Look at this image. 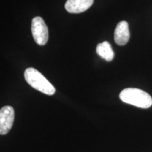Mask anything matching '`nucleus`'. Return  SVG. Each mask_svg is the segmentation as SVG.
<instances>
[{"label":"nucleus","mask_w":152,"mask_h":152,"mask_svg":"<svg viewBox=\"0 0 152 152\" xmlns=\"http://www.w3.org/2000/svg\"><path fill=\"white\" fill-rule=\"evenodd\" d=\"M120 99L126 104L141 109H148L152 105V98L147 92L137 88H126L120 93Z\"/></svg>","instance_id":"obj_1"},{"label":"nucleus","mask_w":152,"mask_h":152,"mask_svg":"<svg viewBox=\"0 0 152 152\" xmlns=\"http://www.w3.org/2000/svg\"><path fill=\"white\" fill-rule=\"evenodd\" d=\"M25 80L32 87L47 95H53L56 92L54 87L37 70L28 68L25 71Z\"/></svg>","instance_id":"obj_2"},{"label":"nucleus","mask_w":152,"mask_h":152,"mask_svg":"<svg viewBox=\"0 0 152 152\" xmlns=\"http://www.w3.org/2000/svg\"><path fill=\"white\" fill-rule=\"evenodd\" d=\"M31 30L35 42L39 45H46L49 39V31L42 18L35 17L32 20Z\"/></svg>","instance_id":"obj_3"},{"label":"nucleus","mask_w":152,"mask_h":152,"mask_svg":"<svg viewBox=\"0 0 152 152\" xmlns=\"http://www.w3.org/2000/svg\"><path fill=\"white\" fill-rule=\"evenodd\" d=\"M14 109L11 106H5L0 109V134H7L12 128L14 121Z\"/></svg>","instance_id":"obj_4"},{"label":"nucleus","mask_w":152,"mask_h":152,"mask_svg":"<svg viewBox=\"0 0 152 152\" xmlns=\"http://www.w3.org/2000/svg\"><path fill=\"white\" fill-rule=\"evenodd\" d=\"M130 30L128 23L125 20L119 22L114 32V40L117 45L123 46L128 42L130 39Z\"/></svg>","instance_id":"obj_5"},{"label":"nucleus","mask_w":152,"mask_h":152,"mask_svg":"<svg viewBox=\"0 0 152 152\" xmlns=\"http://www.w3.org/2000/svg\"><path fill=\"white\" fill-rule=\"evenodd\" d=\"M94 3V0H67L65 9L71 14H80L87 11Z\"/></svg>","instance_id":"obj_6"},{"label":"nucleus","mask_w":152,"mask_h":152,"mask_svg":"<svg viewBox=\"0 0 152 152\" xmlns=\"http://www.w3.org/2000/svg\"><path fill=\"white\" fill-rule=\"evenodd\" d=\"M96 52L99 56L107 61H111L114 58V52L109 42H103L96 46Z\"/></svg>","instance_id":"obj_7"}]
</instances>
